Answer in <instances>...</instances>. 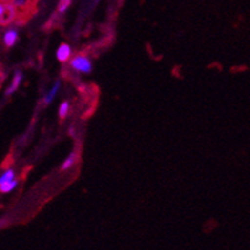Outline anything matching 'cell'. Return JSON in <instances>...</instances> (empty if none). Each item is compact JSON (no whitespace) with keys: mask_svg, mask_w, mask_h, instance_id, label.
<instances>
[{"mask_svg":"<svg viewBox=\"0 0 250 250\" xmlns=\"http://www.w3.org/2000/svg\"><path fill=\"white\" fill-rule=\"evenodd\" d=\"M71 68L75 69L77 71H80V73H85V74H89L93 70V64H91L90 60L88 59L84 55H77L75 58H73L70 62Z\"/></svg>","mask_w":250,"mask_h":250,"instance_id":"1","label":"cell"},{"mask_svg":"<svg viewBox=\"0 0 250 250\" xmlns=\"http://www.w3.org/2000/svg\"><path fill=\"white\" fill-rule=\"evenodd\" d=\"M15 15H17L15 6L13 5V4L5 5V12H4L3 15L0 17V25H8L9 23H12L13 20H14Z\"/></svg>","mask_w":250,"mask_h":250,"instance_id":"2","label":"cell"},{"mask_svg":"<svg viewBox=\"0 0 250 250\" xmlns=\"http://www.w3.org/2000/svg\"><path fill=\"white\" fill-rule=\"evenodd\" d=\"M21 82H23V73H21V71H17L14 78H13L12 83H10V85L6 89V95H12L15 90H18V88H19V85L21 84Z\"/></svg>","mask_w":250,"mask_h":250,"instance_id":"3","label":"cell"},{"mask_svg":"<svg viewBox=\"0 0 250 250\" xmlns=\"http://www.w3.org/2000/svg\"><path fill=\"white\" fill-rule=\"evenodd\" d=\"M70 55H71V49L68 44H62V45L58 48L57 58L59 62H66V60L70 58Z\"/></svg>","mask_w":250,"mask_h":250,"instance_id":"4","label":"cell"},{"mask_svg":"<svg viewBox=\"0 0 250 250\" xmlns=\"http://www.w3.org/2000/svg\"><path fill=\"white\" fill-rule=\"evenodd\" d=\"M18 40V31L15 29H10L4 34V44H5L8 48L13 46L15 44V42Z\"/></svg>","mask_w":250,"mask_h":250,"instance_id":"5","label":"cell"},{"mask_svg":"<svg viewBox=\"0 0 250 250\" xmlns=\"http://www.w3.org/2000/svg\"><path fill=\"white\" fill-rule=\"evenodd\" d=\"M59 88H60V83L57 82L54 84V86L51 88V90L49 91V93L45 95V98H44V103H45V104H50V103L54 100V98H55V95H57Z\"/></svg>","mask_w":250,"mask_h":250,"instance_id":"6","label":"cell"},{"mask_svg":"<svg viewBox=\"0 0 250 250\" xmlns=\"http://www.w3.org/2000/svg\"><path fill=\"white\" fill-rule=\"evenodd\" d=\"M14 176H15L14 170H13V169H8V170H6L3 175L0 176V185H3V184H5V183H9V182H12V180H14Z\"/></svg>","mask_w":250,"mask_h":250,"instance_id":"7","label":"cell"},{"mask_svg":"<svg viewBox=\"0 0 250 250\" xmlns=\"http://www.w3.org/2000/svg\"><path fill=\"white\" fill-rule=\"evenodd\" d=\"M75 162H77V154L71 153L70 155H69L68 158H66L65 162L62 163V170H66V169L71 168V167H73V165L75 164Z\"/></svg>","mask_w":250,"mask_h":250,"instance_id":"8","label":"cell"},{"mask_svg":"<svg viewBox=\"0 0 250 250\" xmlns=\"http://www.w3.org/2000/svg\"><path fill=\"white\" fill-rule=\"evenodd\" d=\"M17 184H18L17 180H12V182L0 185V193H9V191H12L13 189L17 188Z\"/></svg>","mask_w":250,"mask_h":250,"instance_id":"9","label":"cell"},{"mask_svg":"<svg viewBox=\"0 0 250 250\" xmlns=\"http://www.w3.org/2000/svg\"><path fill=\"white\" fill-rule=\"evenodd\" d=\"M68 113H69V103L68 102L62 103V105H60L59 108V117L62 118V119H64V118L68 115Z\"/></svg>","mask_w":250,"mask_h":250,"instance_id":"10","label":"cell"},{"mask_svg":"<svg viewBox=\"0 0 250 250\" xmlns=\"http://www.w3.org/2000/svg\"><path fill=\"white\" fill-rule=\"evenodd\" d=\"M70 4H71V0H60L59 6H58V12L59 13L66 12L69 6H70Z\"/></svg>","mask_w":250,"mask_h":250,"instance_id":"11","label":"cell"},{"mask_svg":"<svg viewBox=\"0 0 250 250\" xmlns=\"http://www.w3.org/2000/svg\"><path fill=\"white\" fill-rule=\"evenodd\" d=\"M26 4V0H13L14 6H24Z\"/></svg>","mask_w":250,"mask_h":250,"instance_id":"12","label":"cell"},{"mask_svg":"<svg viewBox=\"0 0 250 250\" xmlns=\"http://www.w3.org/2000/svg\"><path fill=\"white\" fill-rule=\"evenodd\" d=\"M4 12H5V5H4V4L0 1V17L3 15Z\"/></svg>","mask_w":250,"mask_h":250,"instance_id":"13","label":"cell"},{"mask_svg":"<svg viewBox=\"0 0 250 250\" xmlns=\"http://www.w3.org/2000/svg\"><path fill=\"white\" fill-rule=\"evenodd\" d=\"M5 224H6L5 219H0V228L4 227V225H5Z\"/></svg>","mask_w":250,"mask_h":250,"instance_id":"14","label":"cell"},{"mask_svg":"<svg viewBox=\"0 0 250 250\" xmlns=\"http://www.w3.org/2000/svg\"><path fill=\"white\" fill-rule=\"evenodd\" d=\"M1 3H9V1H12V0H0Z\"/></svg>","mask_w":250,"mask_h":250,"instance_id":"15","label":"cell"}]
</instances>
